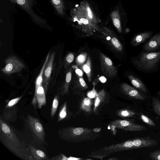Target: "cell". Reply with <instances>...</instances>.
I'll return each mask as SVG.
<instances>
[{"label": "cell", "mask_w": 160, "mask_h": 160, "mask_svg": "<svg viewBox=\"0 0 160 160\" xmlns=\"http://www.w3.org/2000/svg\"><path fill=\"white\" fill-rule=\"evenodd\" d=\"M0 139L5 146L17 157L24 160H35L30 155L25 145L19 139L12 128L1 118Z\"/></svg>", "instance_id": "obj_1"}, {"label": "cell", "mask_w": 160, "mask_h": 160, "mask_svg": "<svg viewBox=\"0 0 160 160\" xmlns=\"http://www.w3.org/2000/svg\"><path fill=\"white\" fill-rule=\"evenodd\" d=\"M132 64L139 71L151 73L157 72L160 64V51L147 52L140 51L138 55L132 58Z\"/></svg>", "instance_id": "obj_2"}, {"label": "cell", "mask_w": 160, "mask_h": 160, "mask_svg": "<svg viewBox=\"0 0 160 160\" xmlns=\"http://www.w3.org/2000/svg\"><path fill=\"white\" fill-rule=\"evenodd\" d=\"M63 138L73 142L94 140L98 138L100 134L92 129L80 127H70L64 128L62 132Z\"/></svg>", "instance_id": "obj_3"}, {"label": "cell", "mask_w": 160, "mask_h": 160, "mask_svg": "<svg viewBox=\"0 0 160 160\" xmlns=\"http://www.w3.org/2000/svg\"><path fill=\"white\" fill-rule=\"evenodd\" d=\"M70 15L73 21L76 22L79 29L86 35L92 36L96 32H101L102 28L97 24L92 22L79 6L71 10Z\"/></svg>", "instance_id": "obj_4"}, {"label": "cell", "mask_w": 160, "mask_h": 160, "mask_svg": "<svg viewBox=\"0 0 160 160\" xmlns=\"http://www.w3.org/2000/svg\"><path fill=\"white\" fill-rule=\"evenodd\" d=\"M50 54V52L48 53L45 61L43 64L40 72L35 82V91L34 95L32 100V103L36 106L38 104V107L41 108L46 103V98L45 90L42 85L43 75L44 69Z\"/></svg>", "instance_id": "obj_5"}, {"label": "cell", "mask_w": 160, "mask_h": 160, "mask_svg": "<svg viewBox=\"0 0 160 160\" xmlns=\"http://www.w3.org/2000/svg\"><path fill=\"white\" fill-rule=\"evenodd\" d=\"M133 149L132 140H128L122 142L105 147L101 149L92 153V157L102 158L110 154L124 150Z\"/></svg>", "instance_id": "obj_6"}, {"label": "cell", "mask_w": 160, "mask_h": 160, "mask_svg": "<svg viewBox=\"0 0 160 160\" xmlns=\"http://www.w3.org/2000/svg\"><path fill=\"white\" fill-rule=\"evenodd\" d=\"M5 66L2 68V72L4 74H10L20 72L25 68L23 62L18 57L12 55L4 61Z\"/></svg>", "instance_id": "obj_7"}, {"label": "cell", "mask_w": 160, "mask_h": 160, "mask_svg": "<svg viewBox=\"0 0 160 160\" xmlns=\"http://www.w3.org/2000/svg\"><path fill=\"white\" fill-rule=\"evenodd\" d=\"M101 32L104 39L112 48L118 52H122V44L113 31L107 27H103L102 28Z\"/></svg>", "instance_id": "obj_8"}, {"label": "cell", "mask_w": 160, "mask_h": 160, "mask_svg": "<svg viewBox=\"0 0 160 160\" xmlns=\"http://www.w3.org/2000/svg\"><path fill=\"white\" fill-rule=\"evenodd\" d=\"M27 122L29 127L36 138L40 142L44 141L45 133L44 129L39 120L36 118L28 115Z\"/></svg>", "instance_id": "obj_9"}, {"label": "cell", "mask_w": 160, "mask_h": 160, "mask_svg": "<svg viewBox=\"0 0 160 160\" xmlns=\"http://www.w3.org/2000/svg\"><path fill=\"white\" fill-rule=\"evenodd\" d=\"M99 58L103 74L109 78L115 76L117 71L110 59L102 53H99Z\"/></svg>", "instance_id": "obj_10"}, {"label": "cell", "mask_w": 160, "mask_h": 160, "mask_svg": "<svg viewBox=\"0 0 160 160\" xmlns=\"http://www.w3.org/2000/svg\"><path fill=\"white\" fill-rule=\"evenodd\" d=\"M109 125L126 131H141L146 129L143 125L125 120H115L111 122Z\"/></svg>", "instance_id": "obj_11"}, {"label": "cell", "mask_w": 160, "mask_h": 160, "mask_svg": "<svg viewBox=\"0 0 160 160\" xmlns=\"http://www.w3.org/2000/svg\"><path fill=\"white\" fill-rule=\"evenodd\" d=\"M13 3L18 5L22 9L30 15L32 19L39 23H44V21L37 16L32 9L33 0H10Z\"/></svg>", "instance_id": "obj_12"}, {"label": "cell", "mask_w": 160, "mask_h": 160, "mask_svg": "<svg viewBox=\"0 0 160 160\" xmlns=\"http://www.w3.org/2000/svg\"><path fill=\"white\" fill-rule=\"evenodd\" d=\"M120 89L122 93L129 98L141 100L145 99L146 96L144 94L126 83L121 84Z\"/></svg>", "instance_id": "obj_13"}, {"label": "cell", "mask_w": 160, "mask_h": 160, "mask_svg": "<svg viewBox=\"0 0 160 160\" xmlns=\"http://www.w3.org/2000/svg\"><path fill=\"white\" fill-rule=\"evenodd\" d=\"M55 55V53L54 52H52L50 53L48 61L44 69L43 75V83L46 91H47L52 73Z\"/></svg>", "instance_id": "obj_14"}, {"label": "cell", "mask_w": 160, "mask_h": 160, "mask_svg": "<svg viewBox=\"0 0 160 160\" xmlns=\"http://www.w3.org/2000/svg\"><path fill=\"white\" fill-rule=\"evenodd\" d=\"M127 77L134 88L143 94L148 93V87L142 79L135 73H129Z\"/></svg>", "instance_id": "obj_15"}, {"label": "cell", "mask_w": 160, "mask_h": 160, "mask_svg": "<svg viewBox=\"0 0 160 160\" xmlns=\"http://www.w3.org/2000/svg\"><path fill=\"white\" fill-rule=\"evenodd\" d=\"M160 48V31L150 38L143 45L142 51L150 52Z\"/></svg>", "instance_id": "obj_16"}, {"label": "cell", "mask_w": 160, "mask_h": 160, "mask_svg": "<svg viewBox=\"0 0 160 160\" xmlns=\"http://www.w3.org/2000/svg\"><path fill=\"white\" fill-rule=\"evenodd\" d=\"M132 140L133 149L152 147L158 143L157 140L151 139L149 137L138 138Z\"/></svg>", "instance_id": "obj_17"}, {"label": "cell", "mask_w": 160, "mask_h": 160, "mask_svg": "<svg viewBox=\"0 0 160 160\" xmlns=\"http://www.w3.org/2000/svg\"><path fill=\"white\" fill-rule=\"evenodd\" d=\"M153 33V31H148L137 33L132 38L131 44L134 47L139 46L151 38Z\"/></svg>", "instance_id": "obj_18"}, {"label": "cell", "mask_w": 160, "mask_h": 160, "mask_svg": "<svg viewBox=\"0 0 160 160\" xmlns=\"http://www.w3.org/2000/svg\"><path fill=\"white\" fill-rule=\"evenodd\" d=\"M79 6L92 22L97 24L101 22V20L95 14L89 4L87 1H83L81 2Z\"/></svg>", "instance_id": "obj_19"}, {"label": "cell", "mask_w": 160, "mask_h": 160, "mask_svg": "<svg viewBox=\"0 0 160 160\" xmlns=\"http://www.w3.org/2000/svg\"><path fill=\"white\" fill-rule=\"evenodd\" d=\"M110 16L114 26L119 33H122L121 22L118 10L116 9L113 11L111 13Z\"/></svg>", "instance_id": "obj_20"}, {"label": "cell", "mask_w": 160, "mask_h": 160, "mask_svg": "<svg viewBox=\"0 0 160 160\" xmlns=\"http://www.w3.org/2000/svg\"><path fill=\"white\" fill-rule=\"evenodd\" d=\"M30 153L35 160H42L47 159L46 154L42 150L38 149L32 146H30Z\"/></svg>", "instance_id": "obj_21"}, {"label": "cell", "mask_w": 160, "mask_h": 160, "mask_svg": "<svg viewBox=\"0 0 160 160\" xmlns=\"http://www.w3.org/2000/svg\"><path fill=\"white\" fill-rule=\"evenodd\" d=\"M106 96V92L104 89L101 90L98 93L94 102L93 111L96 112L102 102L104 101Z\"/></svg>", "instance_id": "obj_22"}, {"label": "cell", "mask_w": 160, "mask_h": 160, "mask_svg": "<svg viewBox=\"0 0 160 160\" xmlns=\"http://www.w3.org/2000/svg\"><path fill=\"white\" fill-rule=\"evenodd\" d=\"M81 68L85 72L88 80L90 82L91 80L92 67L91 60L89 55L88 56L86 63L82 66Z\"/></svg>", "instance_id": "obj_23"}, {"label": "cell", "mask_w": 160, "mask_h": 160, "mask_svg": "<svg viewBox=\"0 0 160 160\" xmlns=\"http://www.w3.org/2000/svg\"><path fill=\"white\" fill-rule=\"evenodd\" d=\"M52 4L60 15L63 16L64 14L65 6L62 0H50Z\"/></svg>", "instance_id": "obj_24"}, {"label": "cell", "mask_w": 160, "mask_h": 160, "mask_svg": "<svg viewBox=\"0 0 160 160\" xmlns=\"http://www.w3.org/2000/svg\"><path fill=\"white\" fill-rule=\"evenodd\" d=\"M92 104L93 102L91 98L88 97L85 98L81 102L80 108L86 112H90L92 110Z\"/></svg>", "instance_id": "obj_25"}, {"label": "cell", "mask_w": 160, "mask_h": 160, "mask_svg": "<svg viewBox=\"0 0 160 160\" xmlns=\"http://www.w3.org/2000/svg\"><path fill=\"white\" fill-rule=\"evenodd\" d=\"M117 114L122 118H128L134 116L136 113L134 112L127 109H122L118 111Z\"/></svg>", "instance_id": "obj_26"}, {"label": "cell", "mask_w": 160, "mask_h": 160, "mask_svg": "<svg viewBox=\"0 0 160 160\" xmlns=\"http://www.w3.org/2000/svg\"><path fill=\"white\" fill-rule=\"evenodd\" d=\"M72 76V68H70L67 72L65 78V82L64 85L63 93H67L68 90L69 85L71 82Z\"/></svg>", "instance_id": "obj_27"}, {"label": "cell", "mask_w": 160, "mask_h": 160, "mask_svg": "<svg viewBox=\"0 0 160 160\" xmlns=\"http://www.w3.org/2000/svg\"><path fill=\"white\" fill-rule=\"evenodd\" d=\"M152 103L154 112L160 116V100L156 97H153L152 99Z\"/></svg>", "instance_id": "obj_28"}, {"label": "cell", "mask_w": 160, "mask_h": 160, "mask_svg": "<svg viewBox=\"0 0 160 160\" xmlns=\"http://www.w3.org/2000/svg\"><path fill=\"white\" fill-rule=\"evenodd\" d=\"M87 53L83 52L79 54L76 59V62L79 66L82 65L87 59Z\"/></svg>", "instance_id": "obj_29"}, {"label": "cell", "mask_w": 160, "mask_h": 160, "mask_svg": "<svg viewBox=\"0 0 160 160\" xmlns=\"http://www.w3.org/2000/svg\"><path fill=\"white\" fill-rule=\"evenodd\" d=\"M67 103L65 102L60 111L59 114V118L58 121H60L64 119L66 116Z\"/></svg>", "instance_id": "obj_30"}, {"label": "cell", "mask_w": 160, "mask_h": 160, "mask_svg": "<svg viewBox=\"0 0 160 160\" xmlns=\"http://www.w3.org/2000/svg\"><path fill=\"white\" fill-rule=\"evenodd\" d=\"M58 105V97L56 96L54 98L51 110V116L53 117L56 112Z\"/></svg>", "instance_id": "obj_31"}, {"label": "cell", "mask_w": 160, "mask_h": 160, "mask_svg": "<svg viewBox=\"0 0 160 160\" xmlns=\"http://www.w3.org/2000/svg\"><path fill=\"white\" fill-rule=\"evenodd\" d=\"M78 88L82 90L87 89L88 86L82 77H78Z\"/></svg>", "instance_id": "obj_32"}, {"label": "cell", "mask_w": 160, "mask_h": 160, "mask_svg": "<svg viewBox=\"0 0 160 160\" xmlns=\"http://www.w3.org/2000/svg\"><path fill=\"white\" fill-rule=\"evenodd\" d=\"M140 116L141 119L145 123L152 126H156V124L153 121L146 115L141 113L140 115Z\"/></svg>", "instance_id": "obj_33"}, {"label": "cell", "mask_w": 160, "mask_h": 160, "mask_svg": "<svg viewBox=\"0 0 160 160\" xmlns=\"http://www.w3.org/2000/svg\"><path fill=\"white\" fill-rule=\"evenodd\" d=\"M149 156L152 160H160V149L150 153Z\"/></svg>", "instance_id": "obj_34"}, {"label": "cell", "mask_w": 160, "mask_h": 160, "mask_svg": "<svg viewBox=\"0 0 160 160\" xmlns=\"http://www.w3.org/2000/svg\"><path fill=\"white\" fill-rule=\"evenodd\" d=\"M16 109L15 108H13V109H9V110L5 113L4 117L6 119L9 120L13 117L15 115Z\"/></svg>", "instance_id": "obj_35"}, {"label": "cell", "mask_w": 160, "mask_h": 160, "mask_svg": "<svg viewBox=\"0 0 160 160\" xmlns=\"http://www.w3.org/2000/svg\"><path fill=\"white\" fill-rule=\"evenodd\" d=\"M93 87L92 89L91 90L88 91L87 93L88 97L91 99L96 98L98 94L95 89V83H93Z\"/></svg>", "instance_id": "obj_36"}, {"label": "cell", "mask_w": 160, "mask_h": 160, "mask_svg": "<svg viewBox=\"0 0 160 160\" xmlns=\"http://www.w3.org/2000/svg\"><path fill=\"white\" fill-rule=\"evenodd\" d=\"M22 97V96H21L12 99L8 102L7 105V106L8 107H11L13 106L19 101Z\"/></svg>", "instance_id": "obj_37"}, {"label": "cell", "mask_w": 160, "mask_h": 160, "mask_svg": "<svg viewBox=\"0 0 160 160\" xmlns=\"http://www.w3.org/2000/svg\"><path fill=\"white\" fill-rule=\"evenodd\" d=\"M74 55L72 53L68 54L66 57V61L68 64H70L73 61Z\"/></svg>", "instance_id": "obj_38"}, {"label": "cell", "mask_w": 160, "mask_h": 160, "mask_svg": "<svg viewBox=\"0 0 160 160\" xmlns=\"http://www.w3.org/2000/svg\"><path fill=\"white\" fill-rule=\"evenodd\" d=\"M75 72L78 77H82L83 73L82 71L77 67L75 68Z\"/></svg>", "instance_id": "obj_39"}, {"label": "cell", "mask_w": 160, "mask_h": 160, "mask_svg": "<svg viewBox=\"0 0 160 160\" xmlns=\"http://www.w3.org/2000/svg\"><path fill=\"white\" fill-rule=\"evenodd\" d=\"M99 79L100 80L101 82H102L104 83L106 82V79L103 76H102L99 78Z\"/></svg>", "instance_id": "obj_40"}, {"label": "cell", "mask_w": 160, "mask_h": 160, "mask_svg": "<svg viewBox=\"0 0 160 160\" xmlns=\"http://www.w3.org/2000/svg\"><path fill=\"white\" fill-rule=\"evenodd\" d=\"M158 93L160 95V91H159V92H158Z\"/></svg>", "instance_id": "obj_41"}, {"label": "cell", "mask_w": 160, "mask_h": 160, "mask_svg": "<svg viewBox=\"0 0 160 160\" xmlns=\"http://www.w3.org/2000/svg\"><path fill=\"white\" fill-rule=\"evenodd\" d=\"M159 86H160V82H159Z\"/></svg>", "instance_id": "obj_42"}]
</instances>
